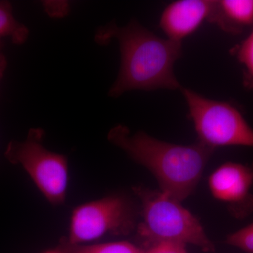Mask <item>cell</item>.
Instances as JSON below:
<instances>
[{
    "mask_svg": "<svg viewBox=\"0 0 253 253\" xmlns=\"http://www.w3.org/2000/svg\"><path fill=\"white\" fill-rule=\"evenodd\" d=\"M43 4L46 12L51 17H63L70 11L69 4L67 1H44Z\"/></svg>",
    "mask_w": 253,
    "mask_h": 253,
    "instance_id": "9a60e30c",
    "label": "cell"
},
{
    "mask_svg": "<svg viewBox=\"0 0 253 253\" xmlns=\"http://www.w3.org/2000/svg\"><path fill=\"white\" fill-rule=\"evenodd\" d=\"M6 57L3 53V43L1 40H0V80L4 76L5 70H6Z\"/></svg>",
    "mask_w": 253,
    "mask_h": 253,
    "instance_id": "2e32d148",
    "label": "cell"
},
{
    "mask_svg": "<svg viewBox=\"0 0 253 253\" xmlns=\"http://www.w3.org/2000/svg\"><path fill=\"white\" fill-rule=\"evenodd\" d=\"M112 39L119 43L121 63L109 96L118 98L132 90L180 89L174 67L182 55L181 42L160 38L136 19L122 27L111 21L95 33L94 41L100 45Z\"/></svg>",
    "mask_w": 253,
    "mask_h": 253,
    "instance_id": "6da1fadb",
    "label": "cell"
},
{
    "mask_svg": "<svg viewBox=\"0 0 253 253\" xmlns=\"http://www.w3.org/2000/svg\"><path fill=\"white\" fill-rule=\"evenodd\" d=\"M133 191L142 208V221L138 226V235L151 245L174 242L192 245L204 252H214L210 240L198 218L181 205L161 191L138 186Z\"/></svg>",
    "mask_w": 253,
    "mask_h": 253,
    "instance_id": "3957f363",
    "label": "cell"
},
{
    "mask_svg": "<svg viewBox=\"0 0 253 253\" xmlns=\"http://www.w3.org/2000/svg\"><path fill=\"white\" fill-rule=\"evenodd\" d=\"M134 226L127 201L122 196H107L81 205L73 211L68 241L71 246H77L108 234H128Z\"/></svg>",
    "mask_w": 253,
    "mask_h": 253,
    "instance_id": "8992f818",
    "label": "cell"
},
{
    "mask_svg": "<svg viewBox=\"0 0 253 253\" xmlns=\"http://www.w3.org/2000/svg\"><path fill=\"white\" fill-rule=\"evenodd\" d=\"M199 143L213 150L224 146L253 147V128L234 104L181 86Z\"/></svg>",
    "mask_w": 253,
    "mask_h": 253,
    "instance_id": "277c9868",
    "label": "cell"
},
{
    "mask_svg": "<svg viewBox=\"0 0 253 253\" xmlns=\"http://www.w3.org/2000/svg\"><path fill=\"white\" fill-rule=\"evenodd\" d=\"M253 165L225 163L216 168L208 179L213 197L229 205L239 217L253 211Z\"/></svg>",
    "mask_w": 253,
    "mask_h": 253,
    "instance_id": "52a82bcc",
    "label": "cell"
},
{
    "mask_svg": "<svg viewBox=\"0 0 253 253\" xmlns=\"http://www.w3.org/2000/svg\"><path fill=\"white\" fill-rule=\"evenodd\" d=\"M139 249L127 241H116L94 245L71 246L68 253H144Z\"/></svg>",
    "mask_w": 253,
    "mask_h": 253,
    "instance_id": "7c38bea8",
    "label": "cell"
},
{
    "mask_svg": "<svg viewBox=\"0 0 253 253\" xmlns=\"http://www.w3.org/2000/svg\"><path fill=\"white\" fill-rule=\"evenodd\" d=\"M208 21L226 33L241 34L253 28V0H214Z\"/></svg>",
    "mask_w": 253,
    "mask_h": 253,
    "instance_id": "9c48e42d",
    "label": "cell"
},
{
    "mask_svg": "<svg viewBox=\"0 0 253 253\" xmlns=\"http://www.w3.org/2000/svg\"><path fill=\"white\" fill-rule=\"evenodd\" d=\"M29 34L27 26L14 18L11 3L0 1V40L7 38L14 44H22L27 41Z\"/></svg>",
    "mask_w": 253,
    "mask_h": 253,
    "instance_id": "30bf717a",
    "label": "cell"
},
{
    "mask_svg": "<svg viewBox=\"0 0 253 253\" xmlns=\"http://www.w3.org/2000/svg\"><path fill=\"white\" fill-rule=\"evenodd\" d=\"M185 245L174 242H159L151 245L144 253H187Z\"/></svg>",
    "mask_w": 253,
    "mask_h": 253,
    "instance_id": "5bb4252c",
    "label": "cell"
},
{
    "mask_svg": "<svg viewBox=\"0 0 253 253\" xmlns=\"http://www.w3.org/2000/svg\"><path fill=\"white\" fill-rule=\"evenodd\" d=\"M214 0H178L168 4L160 18L159 26L167 39L177 42L191 36L208 21Z\"/></svg>",
    "mask_w": 253,
    "mask_h": 253,
    "instance_id": "ba28073f",
    "label": "cell"
},
{
    "mask_svg": "<svg viewBox=\"0 0 253 253\" xmlns=\"http://www.w3.org/2000/svg\"><path fill=\"white\" fill-rule=\"evenodd\" d=\"M44 131L31 128L26 140L10 141L4 156L9 162L22 166L50 204H63L68 184V159L42 144Z\"/></svg>",
    "mask_w": 253,
    "mask_h": 253,
    "instance_id": "5b68a950",
    "label": "cell"
},
{
    "mask_svg": "<svg viewBox=\"0 0 253 253\" xmlns=\"http://www.w3.org/2000/svg\"><path fill=\"white\" fill-rule=\"evenodd\" d=\"M243 68V83L245 87L253 89V29L249 36L231 49Z\"/></svg>",
    "mask_w": 253,
    "mask_h": 253,
    "instance_id": "8fae6325",
    "label": "cell"
},
{
    "mask_svg": "<svg viewBox=\"0 0 253 253\" xmlns=\"http://www.w3.org/2000/svg\"><path fill=\"white\" fill-rule=\"evenodd\" d=\"M225 242L246 253H253V222L228 235Z\"/></svg>",
    "mask_w": 253,
    "mask_h": 253,
    "instance_id": "4fadbf2b",
    "label": "cell"
},
{
    "mask_svg": "<svg viewBox=\"0 0 253 253\" xmlns=\"http://www.w3.org/2000/svg\"><path fill=\"white\" fill-rule=\"evenodd\" d=\"M44 253H61V252H59V251H47V252Z\"/></svg>",
    "mask_w": 253,
    "mask_h": 253,
    "instance_id": "e0dca14e",
    "label": "cell"
},
{
    "mask_svg": "<svg viewBox=\"0 0 253 253\" xmlns=\"http://www.w3.org/2000/svg\"><path fill=\"white\" fill-rule=\"evenodd\" d=\"M108 140L144 166L156 178L160 191L182 202L194 192L214 150L198 141L181 145L159 140L144 131L113 126Z\"/></svg>",
    "mask_w": 253,
    "mask_h": 253,
    "instance_id": "7a4b0ae2",
    "label": "cell"
}]
</instances>
